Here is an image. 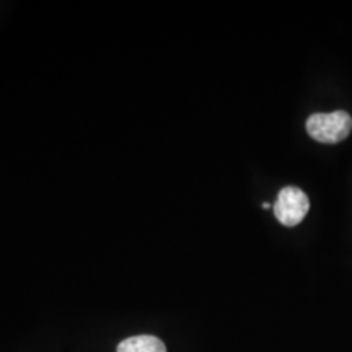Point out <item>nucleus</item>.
Returning a JSON list of instances; mask_svg holds the SVG:
<instances>
[{
  "instance_id": "2",
  "label": "nucleus",
  "mask_w": 352,
  "mask_h": 352,
  "mask_svg": "<svg viewBox=\"0 0 352 352\" xmlns=\"http://www.w3.org/2000/svg\"><path fill=\"white\" fill-rule=\"evenodd\" d=\"M310 209V201L308 196L300 188L285 186L279 191L277 199L272 206L276 219L283 223L284 227H296L305 219Z\"/></svg>"
},
{
  "instance_id": "4",
  "label": "nucleus",
  "mask_w": 352,
  "mask_h": 352,
  "mask_svg": "<svg viewBox=\"0 0 352 352\" xmlns=\"http://www.w3.org/2000/svg\"><path fill=\"white\" fill-rule=\"evenodd\" d=\"M271 204H267V202H263V209H270Z\"/></svg>"
},
{
  "instance_id": "3",
  "label": "nucleus",
  "mask_w": 352,
  "mask_h": 352,
  "mask_svg": "<svg viewBox=\"0 0 352 352\" xmlns=\"http://www.w3.org/2000/svg\"><path fill=\"white\" fill-rule=\"evenodd\" d=\"M118 352H166V346L160 338L152 334H139L121 341Z\"/></svg>"
},
{
  "instance_id": "1",
  "label": "nucleus",
  "mask_w": 352,
  "mask_h": 352,
  "mask_svg": "<svg viewBox=\"0 0 352 352\" xmlns=\"http://www.w3.org/2000/svg\"><path fill=\"white\" fill-rule=\"evenodd\" d=\"M352 131V118L347 111L315 113L307 120V132L321 144L342 142Z\"/></svg>"
}]
</instances>
